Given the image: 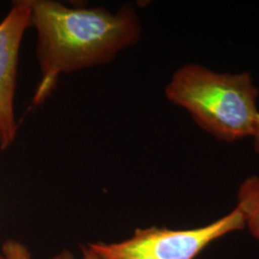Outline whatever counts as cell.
I'll list each match as a JSON object with an SVG mask.
<instances>
[{
	"label": "cell",
	"instance_id": "obj_1",
	"mask_svg": "<svg viewBox=\"0 0 259 259\" xmlns=\"http://www.w3.org/2000/svg\"><path fill=\"white\" fill-rule=\"evenodd\" d=\"M31 27L37 34L41 79L33 104L51 94L61 74L111 63L138 44L141 24L132 4L114 14L104 8H69L52 0H32Z\"/></svg>",
	"mask_w": 259,
	"mask_h": 259
},
{
	"label": "cell",
	"instance_id": "obj_2",
	"mask_svg": "<svg viewBox=\"0 0 259 259\" xmlns=\"http://www.w3.org/2000/svg\"><path fill=\"white\" fill-rule=\"evenodd\" d=\"M164 92L169 102L220 141L233 143L255 134L259 90L250 72H217L187 64L174 72Z\"/></svg>",
	"mask_w": 259,
	"mask_h": 259
},
{
	"label": "cell",
	"instance_id": "obj_3",
	"mask_svg": "<svg viewBox=\"0 0 259 259\" xmlns=\"http://www.w3.org/2000/svg\"><path fill=\"white\" fill-rule=\"evenodd\" d=\"M244 228V215L235 207L204 227L190 230L138 229L128 240L93 243L89 247L101 259H195L214 241Z\"/></svg>",
	"mask_w": 259,
	"mask_h": 259
},
{
	"label": "cell",
	"instance_id": "obj_4",
	"mask_svg": "<svg viewBox=\"0 0 259 259\" xmlns=\"http://www.w3.org/2000/svg\"><path fill=\"white\" fill-rule=\"evenodd\" d=\"M32 0L13 2L8 15L0 22V150L14 142L18 132L14 99L21 40L31 27Z\"/></svg>",
	"mask_w": 259,
	"mask_h": 259
},
{
	"label": "cell",
	"instance_id": "obj_5",
	"mask_svg": "<svg viewBox=\"0 0 259 259\" xmlns=\"http://www.w3.org/2000/svg\"><path fill=\"white\" fill-rule=\"evenodd\" d=\"M236 207L244 215L245 228L259 241V177H250L242 183Z\"/></svg>",
	"mask_w": 259,
	"mask_h": 259
},
{
	"label": "cell",
	"instance_id": "obj_6",
	"mask_svg": "<svg viewBox=\"0 0 259 259\" xmlns=\"http://www.w3.org/2000/svg\"><path fill=\"white\" fill-rule=\"evenodd\" d=\"M2 249L6 259H31L29 250L19 242L7 241Z\"/></svg>",
	"mask_w": 259,
	"mask_h": 259
},
{
	"label": "cell",
	"instance_id": "obj_7",
	"mask_svg": "<svg viewBox=\"0 0 259 259\" xmlns=\"http://www.w3.org/2000/svg\"><path fill=\"white\" fill-rule=\"evenodd\" d=\"M82 249H83V258L82 259H101L94 251H93L89 246H88V248H85V247H82ZM52 259H75L73 257V255L69 252V251H67V250H65V251H63L61 254H59L58 256H55V257H53Z\"/></svg>",
	"mask_w": 259,
	"mask_h": 259
},
{
	"label": "cell",
	"instance_id": "obj_8",
	"mask_svg": "<svg viewBox=\"0 0 259 259\" xmlns=\"http://www.w3.org/2000/svg\"><path fill=\"white\" fill-rule=\"evenodd\" d=\"M253 147H254V151L259 154V118L257 121V125H256V131L255 134L253 136Z\"/></svg>",
	"mask_w": 259,
	"mask_h": 259
},
{
	"label": "cell",
	"instance_id": "obj_9",
	"mask_svg": "<svg viewBox=\"0 0 259 259\" xmlns=\"http://www.w3.org/2000/svg\"><path fill=\"white\" fill-rule=\"evenodd\" d=\"M0 259H6L5 257H2V256H0Z\"/></svg>",
	"mask_w": 259,
	"mask_h": 259
}]
</instances>
